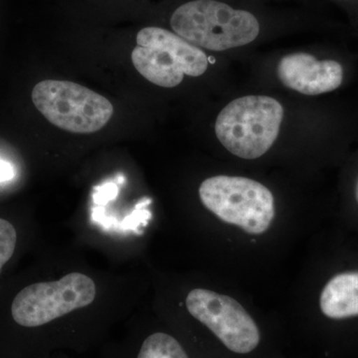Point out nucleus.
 <instances>
[{
	"instance_id": "nucleus-1",
	"label": "nucleus",
	"mask_w": 358,
	"mask_h": 358,
	"mask_svg": "<svg viewBox=\"0 0 358 358\" xmlns=\"http://www.w3.org/2000/svg\"><path fill=\"white\" fill-rule=\"evenodd\" d=\"M95 282L81 273H70L58 281L30 285L18 293L11 305L14 324L34 331L30 352L58 345V324L75 310L95 301Z\"/></svg>"
},
{
	"instance_id": "nucleus-2",
	"label": "nucleus",
	"mask_w": 358,
	"mask_h": 358,
	"mask_svg": "<svg viewBox=\"0 0 358 358\" xmlns=\"http://www.w3.org/2000/svg\"><path fill=\"white\" fill-rule=\"evenodd\" d=\"M173 32L199 48L221 52L258 38L261 24L253 13L218 0H192L176 9Z\"/></svg>"
},
{
	"instance_id": "nucleus-3",
	"label": "nucleus",
	"mask_w": 358,
	"mask_h": 358,
	"mask_svg": "<svg viewBox=\"0 0 358 358\" xmlns=\"http://www.w3.org/2000/svg\"><path fill=\"white\" fill-rule=\"evenodd\" d=\"M284 119V108L272 96H245L219 113L218 141L228 152L244 159L262 157L274 145Z\"/></svg>"
},
{
	"instance_id": "nucleus-4",
	"label": "nucleus",
	"mask_w": 358,
	"mask_h": 358,
	"mask_svg": "<svg viewBox=\"0 0 358 358\" xmlns=\"http://www.w3.org/2000/svg\"><path fill=\"white\" fill-rule=\"evenodd\" d=\"M185 303L192 319L230 358H256L262 350V329L234 299L194 289L186 296Z\"/></svg>"
},
{
	"instance_id": "nucleus-5",
	"label": "nucleus",
	"mask_w": 358,
	"mask_h": 358,
	"mask_svg": "<svg viewBox=\"0 0 358 358\" xmlns=\"http://www.w3.org/2000/svg\"><path fill=\"white\" fill-rule=\"evenodd\" d=\"M131 61L141 76L162 88L178 87L185 76H201L209 64L201 49L160 27H145L138 33Z\"/></svg>"
},
{
	"instance_id": "nucleus-6",
	"label": "nucleus",
	"mask_w": 358,
	"mask_h": 358,
	"mask_svg": "<svg viewBox=\"0 0 358 358\" xmlns=\"http://www.w3.org/2000/svg\"><path fill=\"white\" fill-rule=\"evenodd\" d=\"M202 204L223 222L251 235H261L275 218V200L262 183L242 176H217L199 187Z\"/></svg>"
},
{
	"instance_id": "nucleus-7",
	"label": "nucleus",
	"mask_w": 358,
	"mask_h": 358,
	"mask_svg": "<svg viewBox=\"0 0 358 358\" xmlns=\"http://www.w3.org/2000/svg\"><path fill=\"white\" fill-rule=\"evenodd\" d=\"M31 98L47 121L69 133H96L114 115L107 98L73 82L45 80L33 88Z\"/></svg>"
},
{
	"instance_id": "nucleus-8",
	"label": "nucleus",
	"mask_w": 358,
	"mask_h": 358,
	"mask_svg": "<svg viewBox=\"0 0 358 358\" xmlns=\"http://www.w3.org/2000/svg\"><path fill=\"white\" fill-rule=\"evenodd\" d=\"M277 74L287 88L307 96H317L338 89L343 81V68L334 60H317L307 53L285 56Z\"/></svg>"
},
{
	"instance_id": "nucleus-9",
	"label": "nucleus",
	"mask_w": 358,
	"mask_h": 358,
	"mask_svg": "<svg viewBox=\"0 0 358 358\" xmlns=\"http://www.w3.org/2000/svg\"><path fill=\"white\" fill-rule=\"evenodd\" d=\"M320 312L334 324L358 320V268L334 273L322 287Z\"/></svg>"
},
{
	"instance_id": "nucleus-10",
	"label": "nucleus",
	"mask_w": 358,
	"mask_h": 358,
	"mask_svg": "<svg viewBox=\"0 0 358 358\" xmlns=\"http://www.w3.org/2000/svg\"><path fill=\"white\" fill-rule=\"evenodd\" d=\"M107 358H194L185 341L176 334L152 331L131 338L127 345L114 348Z\"/></svg>"
},
{
	"instance_id": "nucleus-11",
	"label": "nucleus",
	"mask_w": 358,
	"mask_h": 358,
	"mask_svg": "<svg viewBox=\"0 0 358 358\" xmlns=\"http://www.w3.org/2000/svg\"><path fill=\"white\" fill-rule=\"evenodd\" d=\"M17 234L13 224L0 218V271L15 251Z\"/></svg>"
},
{
	"instance_id": "nucleus-12",
	"label": "nucleus",
	"mask_w": 358,
	"mask_h": 358,
	"mask_svg": "<svg viewBox=\"0 0 358 358\" xmlns=\"http://www.w3.org/2000/svg\"><path fill=\"white\" fill-rule=\"evenodd\" d=\"M117 190H119L117 185L113 182L101 186L96 190V194L94 195V201L96 204H106L110 199H114L117 196Z\"/></svg>"
},
{
	"instance_id": "nucleus-13",
	"label": "nucleus",
	"mask_w": 358,
	"mask_h": 358,
	"mask_svg": "<svg viewBox=\"0 0 358 358\" xmlns=\"http://www.w3.org/2000/svg\"><path fill=\"white\" fill-rule=\"evenodd\" d=\"M15 176L13 164L6 160L0 159V182L11 180Z\"/></svg>"
},
{
	"instance_id": "nucleus-14",
	"label": "nucleus",
	"mask_w": 358,
	"mask_h": 358,
	"mask_svg": "<svg viewBox=\"0 0 358 358\" xmlns=\"http://www.w3.org/2000/svg\"><path fill=\"white\" fill-rule=\"evenodd\" d=\"M353 192H355V203H357L358 207V176L357 180H355V190H353Z\"/></svg>"
},
{
	"instance_id": "nucleus-15",
	"label": "nucleus",
	"mask_w": 358,
	"mask_h": 358,
	"mask_svg": "<svg viewBox=\"0 0 358 358\" xmlns=\"http://www.w3.org/2000/svg\"><path fill=\"white\" fill-rule=\"evenodd\" d=\"M43 358H47V357H43Z\"/></svg>"
}]
</instances>
